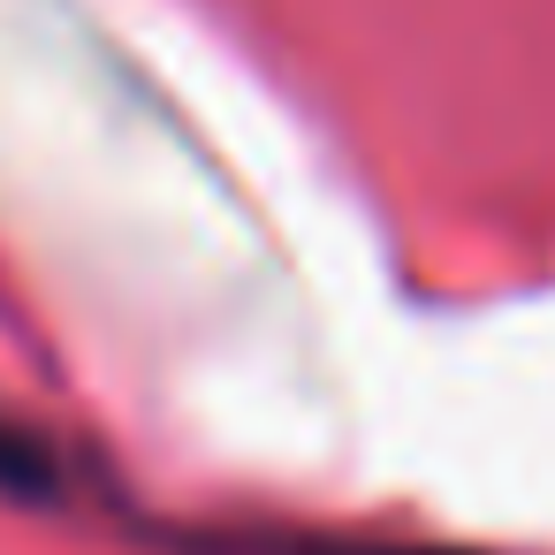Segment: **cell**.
Returning <instances> with one entry per match:
<instances>
[{"instance_id":"obj_1","label":"cell","mask_w":555,"mask_h":555,"mask_svg":"<svg viewBox=\"0 0 555 555\" xmlns=\"http://www.w3.org/2000/svg\"><path fill=\"white\" fill-rule=\"evenodd\" d=\"M0 487H16V494H47L54 479H47V456L9 426V418H0Z\"/></svg>"}]
</instances>
